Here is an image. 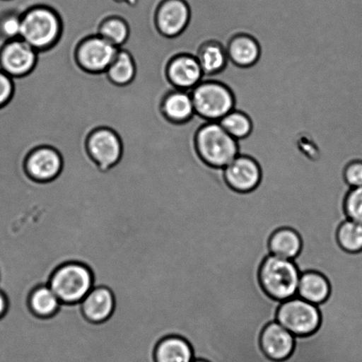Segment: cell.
I'll use <instances>...</instances> for the list:
<instances>
[{"instance_id":"cell-1","label":"cell","mask_w":362,"mask_h":362,"mask_svg":"<svg viewBox=\"0 0 362 362\" xmlns=\"http://www.w3.org/2000/svg\"><path fill=\"white\" fill-rule=\"evenodd\" d=\"M259 278L262 288L273 299L285 301L297 296L300 274L293 260L268 255Z\"/></svg>"},{"instance_id":"cell-2","label":"cell","mask_w":362,"mask_h":362,"mask_svg":"<svg viewBox=\"0 0 362 362\" xmlns=\"http://www.w3.org/2000/svg\"><path fill=\"white\" fill-rule=\"evenodd\" d=\"M197 148L202 160L218 168H226L238 156V141L218 122H209L197 134Z\"/></svg>"},{"instance_id":"cell-3","label":"cell","mask_w":362,"mask_h":362,"mask_svg":"<svg viewBox=\"0 0 362 362\" xmlns=\"http://www.w3.org/2000/svg\"><path fill=\"white\" fill-rule=\"evenodd\" d=\"M49 286L60 303H80L94 288L93 273L80 262H67L53 273Z\"/></svg>"},{"instance_id":"cell-4","label":"cell","mask_w":362,"mask_h":362,"mask_svg":"<svg viewBox=\"0 0 362 362\" xmlns=\"http://www.w3.org/2000/svg\"><path fill=\"white\" fill-rule=\"evenodd\" d=\"M59 33V17L47 7H35L21 17V39L37 51L54 44Z\"/></svg>"},{"instance_id":"cell-5","label":"cell","mask_w":362,"mask_h":362,"mask_svg":"<svg viewBox=\"0 0 362 362\" xmlns=\"http://www.w3.org/2000/svg\"><path fill=\"white\" fill-rule=\"evenodd\" d=\"M194 112L209 122L220 119L233 111L232 92L225 85L216 81L201 83L191 90Z\"/></svg>"},{"instance_id":"cell-6","label":"cell","mask_w":362,"mask_h":362,"mask_svg":"<svg viewBox=\"0 0 362 362\" xmlns=\"http://www.w3.org/2000/svg\"><path fill=\"white\" fill-rule=\"evenodd\" d=\"M321 317L317 305L300 297L283 301L276 322L294 336H306L317 331Z\"/></svg>"},{"instance_id":"cell-7","label":"cell","mask_w":362,"mask_h":362,"mask_svg":"<svg viewBox=\"0 0 362 362\" xmlns=\"http://www.w3.org/2000/svg\"><path fill=\"white\" fill-rule=\"evenodd\" d=\"M119 49L102 37L87 39L77 51L78 62L90 72H103L115 62Z\"/></svg>"},{"instance_id":"cell-8","label":"cell","mask_w":362,"mask_h":362,"mask_svg":"<svg viewBox=\"0 0 362 362\" xmlns=\"http://www.w3.org/2000/svg\"><path fill=\"white\" fill-rule=\"evenodd\" d=\"M37 62V49L21 38L9 41L0 53V65L8 76H21L30 72Z\"/></svg>"},{"instance_id":"cell-9","label":"cell","mask_w":362,"mask_h":362,"mask_svg":"<svg viewBox=\"0 0 362 362\" xmlns=\"http://www.w3.org/2000/svg\"><path fill=\"white\" fill-rule=\"evenodd\" d=\"M88 148L91 157L103 170L115 165L122 152L118 136L106 129H98L91 134L88 138Z\"/></svg>"},{"instance_id":"cell-10","label":"cell","mask_w":362,"mask_h":362,"mask_svg":"<svg viewBox=\"0 0 362 362\" xmlns=\"http://www.w3.org/2000/svg\"><path fill=\"white\" fill-rule=\"evenodd\" d=\"M225 178L229 186L239 192H250L257 187L261 180V170L253 159L238 156L227 165Z\"/></svg>"},{"instance_id":"cell-11","label":"cell","mask_w":362,"mask_h":362,"mask_svg":"<svg viewBox=\"0 0 362 362\" xmlns=\"http://www.w3.org/2000/svg\"><path fill=\"white\" fill-rule=\"evenodd\" d=\"M190 11L184 0H165L157 13L158 30L166 37H176L187 26Z\"/></svg>"},{"instance_id":"cell-12","label":"cell","mask_w":362,"mask_h":362,"mask_svg":"<svg viewBox=\"0 0 362 362\" xmlns=\"http://www.w3.org/2000/svg\"><path fill=\"white\" fill-rule=\"evenodd\" d=\"M260 343L262 351L269 359L283 361L293 353L294 336L278 322H273L262 331Z\"/></svg>"},{"instance_id":"cell-13","label":"cell","mask_w":362,"mask_h":362,"mask_svg":"<svg viewBox=\"0 0 362 362\" xmlns=\"http://www.w3.org/2000/svg\"><path fill=\"white\" fill-rule=\"evenodd\" d=\"M62 168V158L52 148L42 147L28 156L26 170L28 175L37 181H49L59 175Z\"/></svg>"},{"instance_id":"cell-14","label":"cell","mask_w":362,"mask_h":362,"mask_svg":"<svg viewBox=\"0 0 362 362\" xmlns=\"http://www.w3.org/2000/svg\"><path fill=\"white\" fill-rule=\"evenodd\" d=\"M115 297L105 286H95L81 301L84 317L92 322H104L111 318L115 310Z\"/></svg>"},{"instance_id":"cell-15","label":"cell","mask_w":362,"mask_h":362,"mask_svg":"<svg viewBox=\"0 0 362 362\" xmlns=\"http://www.w3.org/2000/svg\"><path fill=\"white\" fill-rule=\"evenodd\" d=\"M168 74L172 83L180 90H191L201 83L204 71L197 58L180 55L170 63Z\"/></svg>"},{"instance_id":"cell-16","label":"cell","mask_w":362,"mask_h":362,"mask_svg":"<svg viewBox=\"0 0 362 362\" xmlns=\"http://www.w3.org/2000/svg\"><path fill=\"white\" fill-rule=\"evenodd\" d=\"M194 354L187 340L171 336L162 339L155 350L156 362H193Z\"/></svg>"},{"instance_id":"cell-17","label":"cell","mask_w":362,"mask_h":362,"mask_svg":"<svg viewBox=\"0 0 362 362\" xmlns=\"http://www.w3.org/2000/svg\"><path fill=\"white\" fill-rule=\"evenodd\" d=\"M329 294L328 280L320 273L308 272L300 275L297 296L314 305L327 299Z\"/></svg>"},{"instance_id":"cell-18","label":"cell","mask_w":362,"mask_h":362,"mask_svg":"<svg viewBox=\"0 0 362 362\" xmlns=\"http://www.w3.org/2000/svg\"><path fill=\"white\" fill-rule=\"evenodd\" d=\"M163 112L175 122H184L194 115V106L191 90H179L165 99Z\"/></svg>"},{"instance_id":"cell-19","label":"cell","mask_w":362,"mask_h":362,"mask_svg":"<svg viewBox=\"0 0 362 362\" xmlns=\"http://www.w3.org/2000/svg\"><path fill=\"white\" fill-rule=\"evenodd\" d=\"M227 55L237 66H250L257 62L260 49L253 38L248 35H237L230 41Z\"/></svg>"},{"instance_id":"cell-20","label":"cell","mask_w":362,"mask_h":362,"mask_svg":"<svg viewBox=\"0 0 362 362\" xmlns=\"http://www.w3.org/2000/svg\"><path fill=\"white\" fill-rule=\"evenodd\" d=\"M269 247L271 255L293 260L300 253L301 240L293 230L281 228L272 234Z\"/></svg>"},{"instance_id":"cell-21","label":"cell","mask_w":362,"mask_h":362,"mask_svg":"<svg viewBox=\"0 0 362 362\" xmlns=\"http://www.w3.org/2000/svg\"><path fill=\"white\" fill-rule=\"evenodd\" d=\"M28 304L32 312L42 318H48L59 311L60 300L56 294L47 286H38L31 293Z\"/></svg>"},{"instance_id":"cell-22","label":"cell","mask_w":362,"mask_h":362,"mask_svg":"<svg viewBox=\"0 0 362 362\" xmlns=\"http://www.w3.org/2000/svg\"><path fill=\"white\" fill-rule=\"evenodd\" d=\"M227 56V52L221 45L211 42L202 46L197 59L204 74H214L225 67Z\"/></svg>"},{"instance_id":"cell-23","label":"cell","mask_w":362,"mask_h":362,"mask_svg":"<svg viewBox=\"0 0 362 362\" xmlns=\"http://www.w3.org/2000/svg\"><path fill=\"white\" fill-rule=\"evenodd\" d=\"M108 76L113 83L125 85L134 79L136 66L129 53L119 49L115 62L107 69Z\"/></svg>"},{"instance_id":"cell-24","label":"cell","mask_w":362,"mask_h":362,"mask_svg":"<svg viewBox=\"0 0 362 362\" xmlns=\"http://www.w3.org/2000/svg\"><path fill=\"white\" fill-rule=\"evenodd\" d=\"M337 237L344 250L351 253L362 250V223L347 219L339 226Z\"/></svg>"},{"instance_id":"cell-25","label":"cell","mask_w":362,"mask_h":362,"mask_svg":"<svg viewBox=\"0 0 362 362\" xmlns=\"http://www.w3.org/2000/svg\"><path fill=\"white\" fill-rule=\"evenodd\" d=\"M219 124L234 139L240 140L251 133L252 123L244 113L232 111L219 120Z\"/></svg>"},{"instance_id":"cell-26","label":"cell","mask_w":362,"mask_h":362,"mask_svg":"<svg viewBox=\"0 0 362 362\" xmlns=\"http://www.w3.org/2000/svg\"><path fill=\"white\" fill-rule=\"evenodd\" d=\"M99 37L106 39L119 47L126 42L129 37V28L125 21L122 19L111 18L102 24Z\"/></svg>"},{"instance_id":"cell-27","label":"cell","mask_w":362,"mask_h":362,"mask_svg":"<svg viewBox=\"0 0 362 362\" xmlns=\"http://www.w3.org/2000/svg\"><path fill=\"white\" fill-rule=\"evenodd\" d=\"M21 17L14 13H6L0 19V35L6 41L21 38Z\"/></svg>"},{"instance_id":"cell-28","label":"cell","mask_w":362,"mask_h":362,"mask_svg":"<svg viewBox=\"0 0 362 362\" xmlns=\"http://www.w3.org/2000/svg\"><path fill=\"white\" fill-rule=\"evenodd\" d=\"M345 209L349 219L362 223V187L350 190L346 199Z\"/></svg>"},{"instance_id":"cell-29","label":"cell","mask_w":362,"mask_h":362,"mask_svg":"<svg viewBox=\"0 0 362 362\" xmlns=\"http://www.w3.org/2000/svg\"><path fill=\"white\" fill-rule=\"evenodd\" d=\"M345 180L352 188L362 187V161H354L347 165Z\"/></svg>"},{"instance_id":"cell-30","label":"cell","mask_w":362,"mask_h":362,"mask_svg":"<svg viewBox=\"0 0 362 362\" xmlns=\"http://www.w3.org/2000/svg\"><path fill=\"white\" fill-rule=\"evenodd\" d=\"M13 84L12 77L0 70V107L6 105L12 97Z\"/></svg>"},{"instance_id":"cell-31","label":"cell","mask_w":362,"mask_h":362,"mask_svg":"<svg viewBox=\"0 0 362 362\" xmlns=\"http://www.w3.org/2000/svg\"><path fill=\"white\" fill-rule=\"evenodd\" d=\"M7 310V300L4 293L0 292V318L6 314Z\"/></svg>"},{"instance_id":"cell-32","label":"cell","mask_w":362,"mask_h":362,"mask_svg":"<svg viewBox=\"0 0 362 362\" xmlns=\"http://www.w3.org/2000/svg\"><path fill=\"white\" fill-rule=\"evenodd\" d=\"M193 362H208V361H202V360H194V361H193Z\"/></svg>"}]
</instances>
